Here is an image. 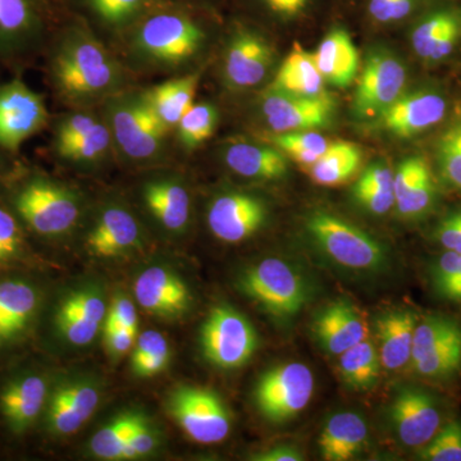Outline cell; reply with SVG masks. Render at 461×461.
Wrapping results in <instances>:
<instances>
[{"label":"cell","instance_id":"6da1fadb","mask_svg":"<svg viewBox=\"0 0 461 461\" xmlns=\"http://www.w3.org/2000/svg\"><path fill=\"white\" fill-rule=\"evenodd\" d=\"M54 80L71 100L89 102L117 89L121 69L98 39L84 30L67 33L53 58Z\"/></svg>","mask_w":461,"mask_h":461},{"label":"cell","instance_id":"7a4b0ae2","mask_svg":"<svg viewBox=\"0 0 461 461\" xmlns=\"http://www.w3.org/2000/svg\"><path fill=\"white\" fill-rule=\"evenodd\" d=\"M239 288L254 304L275 320H293L308 304V282L293 264L266 258L249 267L239 278Z\"/></svg>","mask_w":461,"mask_h":461},{"label":"cell","instance_id":"3957f363","mask_svg":"<svg viewBox=\"0 0 461 461\" xmlns=\"http://www.w3.org/2000/svg\"><path fill=\"white\" fill-rule=\"evenodd\" d=\"M305 229L314 244L330 262L354 272H378L386 266L384 245L338 215L315 211Z\"/></svg>","mask_w":461,"mask_h":461},{"label":"cell","instance_id":"277c9868","mask_svg":"<svg viewBox=\"0 0 461 461\" xmlns=\"http://www.w3.org/2000/svg\"><path fill=\"white\" fill-rule=\"evenodd\" d=\"M108 120L115 144L132 160L156 156L168 131L149 104L145 94L115 96L108 104Z\"/></svg>","mask_w":461,"mask_h":461},{"label":"cell","instance_id":"5b68a950","mask_svg":"<svg viewBox=\"0 0 461 461\" xmlns=\"http://www.w3.org/2000/svg\"><path fill=\"white\" fill-rule=\"evenodd\" d=\"M200 346L212 366L220 369H238L256 353L258 333L251 321L230 305L212 309L202 330Z\"/></svg>","mask_w":461,"mask_h":461},{"label":"cell","instance_id":"8992f818","mask_svg":"<svg viewBox=\"0 0 461 461\" xmlns=\"http://www.w3.org/2000/svg\"><path fill=\"white\" fill-rule=\"evenodd\" d=\"M16 208L23 221L44 236L68 232L80 215V203L74 191L44 178L27 182L17 194Z\"/></svg>","mask_w":461,"mask_h":461},{"label":"cell","instance_id":"52a82bcc","mask_svg":"<svg viewBox=\"0 0 461 461\" xmlns=\"http://www.w3.org/2000/svg\"><path fill=\"white\" fill-rule=\"evenodd\" d=\"M167 411L180 429L198 444H218L230 435V412L213 391L177 387L169 393Z\"/></svg>","mask_w":461,"mask_h":461},{"label":"cell","instance_id":"ba28073f","mask_svg":"<svg viewBox=\"0 0 461 461\" xmlns=\"http://www.w3.org/2000/svg\"><path fill=\"white\" fill-rule=\"evenodd\" d=\"M314 393V377L305 364L291 362L264 373L256 387L258 411L272 423H284L304 411Z\"/></svg>","mask_w":461,"mask_h":461},{"label":"cell","instance_id":"9c48e42d","mask_svg":"<svg viewBox=\"0 0 461 461\" xmlns=\"http://www.w3.org/2000/svg\"><path fill=\"white\" fill-rule=\"evenodd\" d=\"M204 32L190 18L160 14L142 23L135 38L139 53L153 62L178 65L202 47Z\"/></svg>","mask_w":461,"mask_h":461},{"label":"cell","instance_id":"30bf717a","mask_svg":"<svg viewBox=\"0 0 461 461\" xmlns=\"http://www.w3.org/2000/svg\"><path fill=\"white\" fill-rule=\"evenodd\" d=\"M405 85L406 69L402 60L388 50L372 51L355 91V117L359 120L377 118L402 95Z\"/></svg>","mask_w":461,"mask_h":461},{"label":"cell","instance_id":"8fae6325","mask_svg":"<svg viewBox=\"0 0 461 461\" xmlns=\"http://www.w3.org/2000/svg\"><path fill=\"white\" fill-rule=\"evenodd\" d=\"M260 108L275 133L315 131L332 123L336 102L327 93L314 98H305L267 89Z\"/></svg>","mask_w":461,"mask_h":461},{"label":"cell","instance_id":"7c38bea8","mask_svg":"<svg viewBox=\"0 0 461 461\" xmlns=\"http://www.w3.org/2000/svg\"><path fill=\"white\" fill-rule=\"evenodd\" d=\"M47 120L44 100L23 81L0 86V147L17 150Z\"/></svg>","mask_w":461,"mask_h":461},{"label":"cell","instance_id":"4fadbf2b","mask_svg":"<svg viewBox=\"0 0 461 461\" xmlns=\"http://www.w3.org/2000/svg\"><path fill=\"white\" fill-rule=\"evenodd\" d=\"M267 215L266 204L257 196L224 193L209 205L208 226L221 241L239 244L262 229Z\"/></svg>","mask_w":461,"mask_h":461},{"label":"cell","instance_id":"5bb4252c","mask_svg":"<svg viewBox=\"0 0 461 461\" xmlns=\"http://www.w3.org/2000/svg\"><path fill=\"white\" fill-rule=\"evenodd\" d=\"M447 103L444 95L433 90H418L402 94L395 103L378 115V126L400 139L432 129L444 120Z\"/></svg>","mask_w":461,"mask_h":461},{"label":"cell","instance_id":"9a60e30c","mask_svg":"<svg viewBox=\"0 0 461 461\" xmlns=\"http://www.w3.org/2000/svg\"><path fill=\"white\" fill-rule=\"evenodd\" d=\"M100 395L98 384L93 379L63 382L51 393L48 403V429L56 436L74 435L98 409Z\"/></svg>","mask_w":461,"mask_h":461},{"label":"cell","instance_id":"2e32d148","mask_svg":"<svg viewBox=\"0 0 461 461\" xmlns=\"http://www.w3.org/2000/svg\"><path fill=\"white\" fill-rule=\"evenodd\" d=\"M272 65L271 44L259 33L240 30L227 45L224 80L232 89H251L262 83Z\"/></svg>","mask_w":461,"mask_h":461},{"label":"cell","instance_id":"e0dca14e","mask_svg":"<svg viewBox=\"0 0 461 461\" xmlns=\"http://www.w3.org/2000/svg\"><path fill=\"white\" fill-rule=\"evenodd\" d=\"M390 414L397 437L409 447H423L441 427V412L435 400L418 388L400 391Z\"/></svg>","mask_w":461,"mask_h":461},{"label":"cell","instance_id":"ac0fdd59","mask_svg":"<svg viewBox=\"0 0 461 461\" xmlns=\"http://www.w3.org/2000/svg\"><path fill=\"white\" fill-rule=\"evenodd\" d=\"M136 302L154 317L175 320L189 311L191 295L186 284L166 267H149L136 278Z\"/></svg>","mask_w":461,"mask_h":461},{"label":"cell","instance_id":"d6986e66","mask_svg":"<svg viewBox=\"0 0 461 461\" xmlns=\"http://www.w3.org/2000/svg\"><path fill=\"white\" fill-rule=\"evenodd\" d=\"M140 245V224L131 212L121 205L107 206L86 239L87 251L98 258L126 256Z\"/></svg>","mask_w":461,"mask_h":461},{"label":"cell","instance_id":"ffe728a7","mask_svg":"<svg viewBox=\"0 0 461 461\" xmlns=\"http://www.w3.org/2000/svg\"><path fill=\"white\" fill-rule=\"evenodd\" d=\"M393 195L397 213L417 220L435 204L436 184L429 162L420 156L405 158L393 172Z\"/></svg>","mask_w":461,"mask_h":461},{"label":"cell","instance_id":"44dd1931","mask_svg":"<svg viewBox=\"0 0 461 461\" xmlns=\"http://www.w3.org/2000/svg\"><path fill=\"white\" fill-rule=\"evenodd\" d=\"M313 332L326 353L341 355L368 336L366 321L348 300L327 305L313 321Z\"/></svg>","mask_w":461,"mask_h":461},{"label":"cell","instance_id":"7402d4cb","mask_svg":"<svg viewBox=\"0 0 461 461\" xmlns=\"http://www.w3.org/2000/svg\"><path fill=\"white\" fill-rule=\"evenodd\" d=\"M48 399V384L41 375L16 378L0 393V411L14 433L26 432L35 423Z\"/></svg>","mask_w":461,"mask_h":461},{"label":"cell","instance_id":"603a6c76","mask_svg":"<svg viewBox=\"0 0 461 461\" xmlns=\"http://www.w3.org/2000/svg\"><path fill=\"white\" fill-rule=\"evenodd\" d=\"M461 38V12L441 9L423 18L412 30L411 45L417 56L427 62H441Z\"/></svg>","mask_w":461,"mask_h":461},{"label":"cell","instance_id":"cb8c5ba5","mask_svg":"<svg viewBox=\"0 0 461 461\" xmlns=\"http://www.w3.org/2000/svg\"><path fill=\"white\" fill-rule=\"evenodd\" d=\"M313 56L324 83L345 89L357 78L359 53L346 30H330Z\"/></svg>","mask_w":461,"mask_h":461},{"label":"cell","instance_id":"d4e9b609","mask_svg":"<svg viewBox=\"0 0 461 461\" xmlns=\"http://www.w3.org/2000/svg\"><path fill=\"white\" fill-rule=\"evenodd\" d=\"M418 317L409 309L387 312L375 321L381 344L379 359L387 371H397L411 363L412 338Z\"/></svg>","mask_w":461,"mask_h":461},{"label":"cell","instance_id":"484cf974","mask_svg":"<svg viewBox=\"0 0 461 461\" xmlns=\"http://www.w3.org/2000/svg\"><path fill=\"white\" fill-rule=\"evenodd\" d=\"M223 158L230 171L250 180H280L288 169L286 156L281 150L254 142H232Z\"/></svg>","mask_w":461,"mask_h":461},{"label":"cell","instance_id":"4316f807","mask_svg":"<svg viewBox=\"0 0 461 461\" xmlns=\"http://www.w3.org/2000/svg\"><path fill=\"white\" fill-rule=\"evenodd\" d=\"M368 439V427L359 414L353 411L333 415L321 430L318 446L327 461H348L357 456Z\"/></svg>","mask_w":461,"mask_h":461},{"label":"cell","instance_id":"83f0119b","mask_svg":"<svg viewBox=\"0 0 461 461\" xmlns=\"http://www.w3.org/2000/svg\"><path fill=\"white\" fill-rule=\"evenodd\" d=\"M324 84L313 54L303 50L296 42L268 89L287 95L314 98L326 94Z\"/></svg>","mask_w":461,"mask_h":461},{"label":"cell","instance_id":"f1b7e54d","mask_svg":"<svg viewBox=\"0 0 461 461\" xmlns=\"http://www.w3.org/2000/svg\"><path fill=\"white\" fill-rule=\"evenodd\" d=\"M144 200L158 222L171 232L186 229L190 220V195L186 187L175 180L149 182Z\"/></svg>","mask_w":461,"mask_h":461},{"label":"cell","instance_id":"f546056e","mask_svg":"<svg viewBox=\"0 0 461 461\" xmlns=\"http://www.w3.org/2000/svg\"><path fill=\"white\" fill-rule=\"evenodd\" d=\"M362 163L363 151L359 145L342 140L330 142L323 156L309 168V175L320 186H339L359 172Z\"/></svg>","mask_w":461,"mask_h":461},{"label":"cell","instance_id":"4dcf8cb0","mask_svg":"<svg viewBox=\"0 0 461 461\" xmlns=\"http://www.w3.org/2000/svg\"><path fill=\"white\" fill-rule=\"evenodd\" d=\"M198 84L199 75H191L166 81L145 93L149 104L167 129L177 126L182 115L194 104Z\"/></svg>","mask_w":461,"mask_h":461},{"label":"cell","instance_id":"1f68e13d","mask_svg":"<svg viewBox=\"0 0 461 461\" xmlns=\"http://www.w3.org/2000/svg\"><path fill=\"white\" fill-rule=\"evenodd\" d=\"M38 306V294L25 282L0 284V329L5 339L16 338L26 329Z\"/></svg>","mask_w":461,"mask_h":461},{"label":"cell","instance_id":"d6a6232c","mask_svg":"<svg viewBox=\"0 0 461 461\" xmlns=\"http://www.w3.org/2000/svg\"><path fill=\"white\" fill-rule=\"evenodd\" d=\"M381 368L377 348L371 339H363L359 344L339 355V373L348 386L355 390H368L377 382Z\"/></svg>","mask_w":461,"mask_h":461},{"label":"cell","instance_id":"836d02e7","mask_svg":"<svg viewBox=\"0 0 461 461\" xmlns=\"http://www.w3.org/2000/svg\"><path fill=\"white\" fill-rule=\"evenodd\" d=\"M38 27L30 0H0V50L25 44Z\"/></svg>","mask_w":461,"mask_h":461},{"label":"cell","instance_id":"e575fe53","mask_svg":"<svg viewBox=\"0 0 461 461\" xmlns=\"http://www.w3.org/2000/svg\"><path fill=\"white\" fill-rule=\"evenodd\" d=\"M412 371L420 377L444 378L461 368V326L442 339L423 359L412 364Z\"/></svg>","mask_w":461,"mask_h":461},{"label":"cell","instance_id":"d590c367","mask_svg":"<svg viewBox=\"0 0 461 461\" xmlns=\"http://www.w3.org/2000/svg\"><path fill=\"white\" fill-rule=\"evenodd\" d=\"M272 144L300 166L311 168L329 148L330 141L317 131L275 133Z\"/></svg>","mask_w":461,"mask_h":461},{"label":"cell","instance_id":"8d00e7d4","mask_svg":"<svg viewBox=\"0 0 461 461\" xmlns=\"http://www.w3.org/2000/svg\"><path fill=\"white\" fill-rule=\"evenodd\" d=\"M136 415L124 412L108 421L91 438V453L103 460H123L124 446L135 423Z\"/></svg>","mask_w":461,"mask_h":461},{"label":"cell","instance_id":"74e56055","mask_svg":"<svg viewBox=\"0 0 461 461\" xmlns=\"http://www.w3.org/2000/svg\"><path fill=\"white\" fill-rule=\"evenodd\" d=\"M218 111L209 103H194L177 123L178 139L187 149H195L213 135Z\"/></svg>","mask_w":461,"mask_h":461},{"label":"cell","instance_id":"f35d334b","mask_svg":"<svg viewBox=\"0 0 461 461\" xmlns=\"http://www.w3.org/2000/svg\"><path fill=\"white\" fill-rule=\"evenodd\" d=\"M112 132L107 124L96 121L89 130L74 141L57 148L58 153L74 162H95L104 157L112 142Z\"/></svg>","mask_w":461,"mask_h":461},{"label":"cell","instance_id":"ab89813d","mask_svg":"<svg viewBox=\"0 0 461 461\" xmlns=\"http://www.w3.org/2000/svg\"><path fill=\"white\" fill-rule=\"evenodd\" d=\"M107 315L104 299L95 290H81L63 300L56 320H80L102 327Z\"/></svg>","mask_w":461,"mask_h":461},{"label":"cell","instance_id":"60d3db41","mask_svg":"<svg viewBox=\"0 0 461 461\" xmlns=\"http://www.w3.org/2000/svg\"><path fill=\"white\" fill-rule=\"evenodd\" d=\"M459 327L456 321L444 315H429L423 321H418L412 338L411 366L423 359L435 346Z\"/></svg>","mask_w":461,"mask_h":461},{"label":"cell","instance_id":"b9f144b4","mask_svg":"<svg viewBox=\"0 0 461 461\" xmlns=\"http://www.w3.org/2000/svg\"><path fill=\"white\" fill-rule=\"evenodd\" d=\"M437 163L442 178L461 190V121L446 129L437 142Z\"/></svg>","mask_w":461,"mask_h":461},{"label":"cell","instance_id":"7bdbcfd3","mask_svg":"<svg viewBox=\"0 0 461 461\" xmlns=\"http://www.w3.org/2000/svg\"><path fill=\"white\" fill-rule=\"evenodd\" d=\"M421 460L461 461V423L451 420L421 447Z\"/></svg>","mask_w":461,"mask_h":461},{"label":"cell","instance_id":"ee69618b","mask_svg":"<svg viewBox=\"0 0 461 461\" xmlns=\"http://www.w3.org/2000/svg\"><path fill=\"white\" fill-rule=\"evenodd\" d=\"M157 433L149 427L144 418L136 415L135 423L130 430L129 438L124 446L123 460L149 456L157 450Z\"/></svg>","mask_w":461,"mask_h":461},{"label":"cell","instance_id":"f6af8a7d","mask_svg":"<svg viewBox=\"0 0 461 461\" xmlns=\"http://www.w3.org/2000/svg\"><path fill=\"white\" fill-rule=\"evenodd\" d=\"M145 0H90L91 7L103 21L121 25L138 14Z\"/></svg>","mask_w":461,"mask_h":461},{"label":"cell","instance_id":"bcb514c9","mask_svg":"<svg viewBox=\"0 0 461 461\" xmlns=\"http://www.w3.org/2000/svg\"><path fill=\"white\" fill-rule=\"evenodd\" d=\"M156 357H171L168 341L158 330H149L136 339L132 353V368Z\"/></svg>","mask_w":461,"mask_h":461},{"label":"cell","instance_id":"7dc6e473","mask_svg":"<svg viewBox=\"0 0 461 461\" xmlns=\"http://www.w3.org/2000/svg\"><path fill=\"white\" fill-rule=\"evenodd\" d=\"M353 195L362 208L375 215L386 214L395 206V195L393 191L355 184Z\"/></svg>","mask_w":461,"mask_h":461},{"label":"cell","instance_id":"c3c4849f","mask_svg":"<svg viewBox=\"0 0 461 461\" xmlns=\"http://www.w3.org/2000/svg\"><path fill=\"white\" fill-rule=\"evenodd\" d=\"M417 0H369V14L377 23H390L411 14Z\"/></svg>","mask_w":461,"mask_h":461},{"label":"cell","instance_id":"681fc988","mask_svg":"<svg viewBox=\"0 0 461 461\" xmlns=\"http://www.w3.org/2000/svg\"><path fill=\"white\" fill-rule=\"evenodd\" d=\"M21 244L23 236L16 220L0 206V263L16 256Z\"/></svg>","mask_w":461,"mask_h":461},{"label":"cell","instance_id":"f907efd6","mask_svg":"<svg viewBox=\"0 0 461 461\" xmlns=\"http://www.w3.org/2000/svg\"><path fill=\"white\" fill-rule=\"evenodd\" d=\"M460 254L453 250H446L442 256L437 258L432 267V285L439 296L445 293L455 275L459 271Z\"/></svg>","mask_w":461,"mask_h":461},{"label":"cell","instance_id":"816d5d0a","mask_svg":"<svg viewBox=\"0 0 461 461\" xmlns=\"http://www.w3.org/2000/svg\"><path fill=\"white\" fill-rule=\"evenodd\" d=\"M96 121L98 120L93 114L83 113V112L67 115L58 126L56 147L60 148L74 141L81 133L89 130Z\"/></svg>","mask_w":461,"mask_h":461},{"label":"cell","instance_id":"f5cc1de1","mask_svg":"<svg viewBox=\"0 0 461 461\" xmlns=\"http://www.w3.org/2000/svg\"><path fill=\"white\" fill-rule=\"evenodd\" d=\"M435 240L445 250L461 254V209L439 222L435 230Z\"/></svg>","mask_w":461,"mask_h":461},{"label":"cell","instance_id":"db71d44e","mask_svg":"<svg viewBox=\"0 0 461 461\" xmlns=\"http://www.w3.org/2000/svg\"><path fill=\"white\" fill-rule=\"evenodd\" d=\"M138 330L124 327H104L105 345L112 357H122L135 346Z\"/></svg>","mask_w":461,"mask_h":461},{"label":"cell","instance_id":"11a10c76","mask_svg":"<svg viewBox=\"0 0 461 461\" xmlns=\"http://www.w3.org/2000/svg\"><path fill=\"white\" fill-rule=\"evenodd\" d=\"M107 317L111 318L126 329L138 330V313L132 300L123 294H118L107 311Z\"/></svg>","mask_w":461,"mask_h":461},{"label":"cell","instance_id":"9f6ffc18","mask_svg":"<svg viewBox=\"0 0 461 461\" xmlns=\"http://www.w3.org/2000/svg\"><path fill=\"white\" fill-rule=\"evenodd\" d=\"M357 184L393 193V171L384 163H373L362 173Z\"/></svg>","mask_w":461,"mask_h":461},{"label":"cell","instance_id":"6f0895ef","mask_svg":"<svg viewBox=\"0 0 461 461\" xmlns=\"http://www.w3.org/2000/svg\"><path fill=\"white\" fill-rule=\"evenodd\" d=\"M269 11L277 16L293 18L299 16L311 0H263Z\"/></svg>","mask_w":461,"mask_h":461},{"label":"cell","instance_id":"680465c9","mask_svg":"<svg viewBox=\"0 0 461 461\" xmlns=\"http://www.w3.org/2000/svg\"><path fill=\"white\" fill-rule=\"evenodd\" d=\"M251 460L256 461H302L303 455L293 446L280 445L264 451V453L256 454Z\"/></svg>","mask_w":461,"mask_h":461},{"label":"cell","instance_id":"91938a15","mask_svg":"<svg viewBox=\"0 0 461 461\" xmlns=\"http://www.w3.org/2000/svg\"><path fill=\"white\" fill-rule=\"evenodd\" d=\"M441 297H444L446 300H450V302L461 303V254L459 271L456 272L453 281L450 282V285L446 288Z\"/></svg>","mask_w":461,"mask_h":461},{"label":"cell","instance_id":"94428289","mask_svg":"<svg viewBox=\"0 0 461 461\" xmlns=\"http://www.w3.org/2000/svg\"><path fill=\"white\" fill-rule=\"evenodd\" d=\"M5 341H7V339H5V333H3L2 329H0V348H2L3 342Z\"/></svg>","mask_w":461,"mask_h":461}]
</instances>
